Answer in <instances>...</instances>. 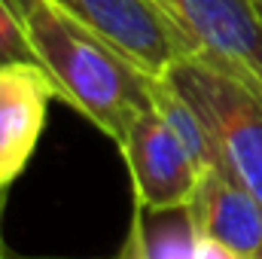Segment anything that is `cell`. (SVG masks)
<instances>
[{
  "mask_svg": "<svg viewBox=\"0 0 262 259\" xmlns=\"http://www.w3.org/2000/svg\"><path fill=\"white\" fill-rule=\"evenodd\" d=\"M15 3L34 58L55 79L61 101L119 143L131 119L152 104L156 76H149L107 40L92 34L55 0Z\"/></svg>",
  "mask_w": 262,
  "mask_h": 259,
  "instance_id": "1",
  "label": "cell"
},
{
  "mask_svg": "<svg viewBox=\"0 0 262 259\" xmlns=\"http://www.w3.org/2000/svg\"><path fill=\"white\" fill-rule=\"evenodd\" d=\"M165 79L204 119L220 171L262 201V89L204 55L180 58Z\"/></svg>",
  "mask_w": 262,
  "mask_h": 259,
  "instance_id": "2",
  "label": "cell"
},
{
  "mask_svg": "<svg viewBox=\"0 0 262 259\" xmlns=\"http://www.w3.org/2000/svg\"><path fill=\"white\" fill-rule=\"evenodd\" d=\"M55 3L149 76H165L180 58L195 55L192 40L162 0H55Z\"/></svg>",
  "mask_w": 262,
  "mask_h": 259,
  "instance_id": "3",
  "label": "cell"
},
{
  "mask_svg": "<svg viewBox=\"0 0 262 259\" xmlns=\"http://www.w3.org/2000/svg\"><path fill=\"white\" fill-rule=\"evenodd\" d=\"M116 146L128 165L134 204L162 210L192 201L204 171L152 104L131 119L125 137Z\"/></svg>",
  "mask_w": 262,
  "mask_h": 259,
  "instance_id": "4",
  "label": "cell"
},
{
  "mask_svg": "<svg viewBox=\"0 0 262 259\" xmlns=\"http://www.w3.org/2000/svg\"><path fill=\"white\" fill-rule=\"evenodd\" d=\"M186 37L216 64L262 89V18L253 0H162Z\"/></svg>",
  "mask_w": 262,
  "mask_h": 259,
  "instance_id": "5",
  "label": "cell"
},
{
  "mask_svg": "<svg viewBox=\"0 0 262 259\" xmlns=\"http://www.w3.org/2000/svg\"><path fill=\"white\" fill-rule=\"evenodd\" d=\"M61 98L49 70L34 58L0 61V189L6 192L28 168L49 104Z\"/></svg>",
  "mask_w": 262,
  "mask_h": 259,
  "instance_id": "6",
  "label": "cell"
},
{
  "mask_svg": "<svg viewBox=\"0 0 262 259\" xmlns=\"http://www.w3.org/2000/svg\"><path fill=\"white\" fill-rule=\"evenodd\" d=\"M198 235L244 259H262V201L223 171H204L189 201Z\"/></svg>",
  "mask_w": 262,
  "mask_h": 259,
  "instance_id": "7",
  "label": "cell"
},
{
  "mask_svg": "<svg viewBox=\"0 0 262 259\" xmlns=\"http://www.w3.org/2000/svg\"><path fill=\"white\" fill-rule=\"evenodd\" d=\"M195 220L189 204L183 207H140L134 204V220L125 241V259H195L198 256Z\"/></svg>",
  "mask_w": 262,
  "mask_h": 259,
  "instance_id": "8",
  "label": "cell"
},
{
  "mask_svg": "<svg viewBox=\"0 0 262 259\" xmlns=\"http://www.w3.org/2000/svg\"><path fill=\"white\" fill-rule=\"evenodd\" d=\"M152 107L165 116V122L174 128L180 143L192 153L201 171H220V153H216V143L204 125V119L165 76H156L152 82Z\"/></svg>",
  "mask_w": 262,
  "mask_h": 259,
  "instance_id": "9",
  "label": "cell"
},
{
  "mask_svg": "<svg viewBox=\"0 0 262 259\" xmlns=\"http://www.w3.org/2000/svg\"><path fill=\"white\" fill-rule=\"evenodd\" d=\"M18 58H34V49L28 43L18 3L0 0V61H18Z\"/></svg>",
  "mask_w": 262,
  "mask_h": 259,
  "instance_id": "10",
  "label": "cell"
},
{
  "mask_svg": "<svg viewBox=\"0 0 262 259\" xmlns=\"http://www.w3.org/2000/svg\"><path fill=\"white\" fill-rule=\"evenodd\" d=\"M195 259H244V256H238V253H232L229 247H223V244H216V241H210V238L201 235Z\"/></svg>",
  "mask_w": 262,
  "mask_h": 259,
  "instance_id": "11",
  "label": "cell"
},
{
  "mask_svg": "<svg viewBox=\"0 0 262 259\" xmlns=\"http://www.w3.org/2000/svg\"><path fill=\"white\" fill-rule=\"evenodd\" d=\"M3 204H6V192L0 189V220H3Z\"/></svg>",
  "mask_w": 262,
  "mask_h": 259,
  "instance_id": "12",
  "label": "cell"
},
{
  "mask_svg": "<svg viewBox=\"0 0 262 259\" xmlns=\"http://www.w3.org/2000/svg\"><path fill=\"white\" fill-rule=\"evenodd\" d=\"M256 3V12H259V18H262V0H253Z\"/></svg>",
  "mask_w": 262,
  "mask_h": 259,
  "instance_id": "13",
  "label": "cell"
},
{
  "mask_svg": "<svg viewBox=\"0 0 262 259\" xmlns=\"http://www.w3.org/2000/svg\"><path fill=\"white\" fill-rule=\"evenodd\" d=\"M0 259H9L6 256V250H3V241H0Z\"/></svg>",
  "mask_w": 262,
  "mask_h": 259,
  "instance_id": "14",
  "label": "cell"
},
{
  "mask_svg": "<svg viewBox=\"0 0 262 259\" xmlns=\"http://www.w3.org/2000/svg\"><path fill=\"white\" fill-rule=\"evenodd\" d=\"M116 259H125V256H116Z\"/></svg>",
  "mask_w": 262,
  "mask_h": 259,
  "instance_id": "15",
  "label": "cell"
}]
</instances>
